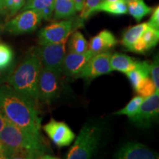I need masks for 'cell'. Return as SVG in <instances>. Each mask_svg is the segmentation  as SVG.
I'll return each instance as SVG.
<instances>
[{"label": "cell", "mask_w": 159, "mask_h": 159, "mask_svg": "<svg viewBox=\"0 0 159 159\" xmlns=\"http://www.w3.org/2000/svg\"><path fill=\"white\" fill-rule=\"evenodd\" d=\"M35 102L8 84L0 85V111L7 120L24 130L41 135V118Z\"/></svg>", "instance_id": "1"}, {"label": "cell", "mask_w": 159, "mask_h": 159, "mask_svg": "<svg viewBox=\"0 0 159 159\" xmlns=\"http://www.w3.org/2000/svg\"><path fill=\"white\" fill-rule=\"evenodd\" d=\"M42 67L39 57L32 49L21 64L13 69L7 80V84L20 94L38 102L39 80Z\"/></svg>", "instance_id": "2"}, {"label": "cell", "mask_w": 159, "mask_h": 159, "mask_svg": "<svg viewBox=\"0 0 159 159\" xmlns=\"http://www.w3.org/2000/svg\"><path fill=\"white\" fill-rule=\"evenodd\" d=\"M105 127L99 122H88L81 128L74 144L66 155L67 159L92 158L102 145Z\"/></svg>", "instance_id": "3"}, {"label": "cell", "mask_w": 159, "mask_h": 159, "mask_svg": "<svg viewBox=\"0 0 159 159\" xmlns=\"http://www.w3.org/2000/svg\"><path fill=\"white\" fill-rule=\"evenodd\" d=\"M0 141L9 150L10 157L11 152L16 150H35L48 154L52 152L41 135H36L24 130L7 119L0 133Z\"/></svg>", "instance_id": "4"}, {"label": "cell", "mask_w": 159, "mask_h": 159, "mask_svg": "<svg viewBox=\"0 0 159 159\" xmlns=\"http://www.w3.org/2000/svg\"><path fill=\"white\" fill-rule=\"evenodd\" d=\"M67 41L68 40L57 43L39 45V47L33 48V52L39 57L43 68L61 75V67L66 55Z\"/></svg>", "instance_id": "5"}, {"label": "cell", "mask_w": 159, "mask_h": 159, "mask_svg": "<svg viewBox=\"0 0 159 159\" xmlns=\"http://www.w3.org/2000/svg\"><path fill=\"white\" fill-rule=\"evenodd\" d=\"M73 20H63L47 26L39 31L38 35L39 45L57 43L67 41L75 27L79 26Z\"/></svg>", "instance_id": "6"}, {"label": "cell", "mask_w": 159, "mask_h": 159, "mask_svg": "<svg viewBox=\"0 0 159 159\" xmlns=\"http://www.w3.org/2000/svg\"><path fill=\"white\" fill-rule=\"evenodd\" d=\"M41 16L34 10H25L16 16L4 26V29L12 35H22L33 33L41 22Z\"/></svg>", "instance_id": "7"}, {"label": "cell", "mask_w": 159, "mask_h": 159, "mask_svg": "<svg viewBox=\"0 0 159 159\" xmlns=\"http://www.w3.org/2000/svg\"><path fill=\"white\" fill-rule=\"evenodd\" d=\"M158 115L159 93L155 92L144 99L136 114L130 120L138 128H148L158 120Z\"/></svg>", "instance_id": "8"}, {"label": "cell", "mask_w": 159, "mask_h": 159, "mask_svg": "<svg viewBox=\"0 0 159 159\" xmlns=\"http://www.w3.org/2000/svg\"><path fill=\"white\" fill-rule=\"evenodd\" d=\"M61 75L45 68L41 69L39 80V99L49 105L58 97L61 91Z\"/></svg>", "instance_id": "9"}, {"label": "cell", "mask_w": 159, "mask_h": 159, "mask_svg": "<svg viewBox=\"0 0 159 159\" xmlns=\"http://www.w3.org/2000/svg\"><path fill=\"white\" fill-rule=\"evenodd\" d=\"M111 55L112 54L109 51L95 54L75 78H83L92 80L101 75L111 73L113 71L110 65Z\"/></svg>", "instance_id": "10"}, {"label": "cell", "mask_w": 159, "mask_h": 159, "mask_svg": "<svg viewBox=\"0 0 159 159\" xmlns=\"http://www.w3.org/2000/svg\"><path fill=\"white\" fill-rule=\"evenodd\" d=\"M43 130L55 144L59 148L69 146L75 139V135L71 128L63 122L51 119L43 126Z\"/></svg>", "instance_id": "11"}, {"label": "cell", "mask_w": 159, "mask_h": 159, "mask_svg": "<svg viewBox=\"0 0 159 159\" xmlns=\"http://www.w3.org/2000/svg\"><path fill=\"white\" fill-rule=\"evenodd\" d=\"M95 54L90 50L85 51V52L76 53L69 52L66 54L63 58L62 67V75L66 76L75 77L80 72L85 64Z\"/></svg>", "instance_id": "12"}, {"label": "cell", "mask_w": 159, "mask_h": 159, "mask_svg": "<svg viewBox=\"0 0 159 159\" xmlns=\"http://www.w3.org/2000/svg\"><path fill=\"white\" fill-rule=\"evenodd\" d=\"M119 159H156L158 155L144 144L136 142H128L119 149L114 155Z\"/></svg>", "instance_id": "13"}, {"label": "cell", "mask_w": 159, "mask_h": 159, "mask_svg": "<svg viewBox=\"0 0 159 159\" xmlns=\"http://www.w3.org/2000/svg\"><path fill=\"white\" fill-rule=\"evenodd\" d=\"M117 40L111 31L104 30L95 35L88 43V49L94 53L103 52L114 48L117 44Z\"/></svg>", "instance_id": "14"}, {"label": "cell", "mask_w": 159, "mask_h": 159, "mask_svg": "<svg viewBox=\"0 0 159 159\" xmlns=\"http://www.w3.org/2000/svg\"><path fill=\"white\" fill-rule=\"evenodd\" d=\"M55 0H30L27 2L21 8L25 10H34L41 14L42 19L49 21L54 13Z\"/></svg>", "instance_id": "15"}, {"label": "cell", "mask_w": 159, "mask_h": 159, "mask_svg": "<svg viewBox=\"0 0 159 159\" xmlns=\"http://www.w3.org/2000/svg\"><path fill=\"white\" fill-rule=\"evenodd\" d=\"M136 63V59L122 53H115L111 55L110 58V65L112 70L121 71L125 74L134 69Z\"/></svg>", "instance_id": "16"}, {"label": "cell", "mask_w": 159, "mask_h": 159, "mask_svg": "<svg viewBox=\"0 0 159 159\" xmlns=\"http://www.w3.org/2000/svg\"><path fill=\"white\" fill-rule=\"evenodd\" d=\"M151 63L148 61H137L136 66L134 69L128 71L126 74L131 85L136 90L139 84V83L145 77H149L150 72Z\"/></svg>", "instance_id": "17"}, {"label": "cell", "mask_w": 159, "mask_h": 159, "mask_svg": "<svg viewBox=\"0 0 159 159\" xmlns=\"http://www.w3.org/2000/svg\"><path fill=\"white\" fill-rule=\"evenodd\" d=\"M76 12L73 0H55L53 13L55 19H68L75 16Z\"/></svg>", "instance_id": "18"}, {"label": "cell", "mask_w": 159, "mask_h": 159, "mask_svg": "<svg viewBox=\"0 0 159 159\" xmlns=\"http://www.w3.org/2000/svg\"><path fill=\"white\" fill-rule=\"evenodd\" d=\"M148 22H144L135 25L134 27H130L123 34L122 43L125 47L126 50L129 51L130 47L135 43L137 39L142 36V33L146 30L149 27Z\"/></svg>", "instance_id": "19"}, {"label": "cell", "mask_w": 159, "mask_h": 159, "mask_svg": "<svg viewBox=\"0 0 159 159\" xmlns=\"http://www.w3.org/2000/svg\"><path fill=\"white\" fill-rule=\"evenodd\" d=\"M98 11H103L115 16L125 15L128 13V3L125 0L103 1L95 9V12Z\"/></svg>", "instance_id": "20"}, {"label": "cell", "mask_w": 159, "mask_h": 159, "mask_svg": "<svg viewBox=\"0 0 159 159\" xmlns=\"http://www.w3.org/2000/svg\"><path fill=\"white\" fill-rule=\"evenodd\" d=\"M152 12V7L147 5L144 0H132L128 2V13L138 22Z\"/></svg>", "instance_id": "21"}, {"label": "cell", "mask_w": 159, "mask_h": 159, "mask_svg": "<svg viewBox=\"0 0 159 159\" xmlns=\"http://www.w3.org/2000/svg\"><path fill=\"white\" fill-rule=\"evenodd\" d=\"M69 52L82 53L88 50V42L80 31L72 32L68 41Z\"/></svg>", "instance_id": "22"}, {"label": "cell", "mask_w": 159, "mask_h": 159, "mask_svg": "<svg viewBox=\"0 0 159 159\" xmlns=\"http://www.w3.org/2000/svg\"><path fill=\"white\" fill-rule=\"evenodd\" d=\"M14 53L8 44L0 42V69H6L13 66Z\"/></svg>", "instance_id": "23"}, {"label": "cell", "mask_w": 159, "mask_h": 159, "mask_svg": "<svg viewBox=\"0 0 159 159\" xmlns=\"http://www.w3.org/2000/svg\"><path fill=\"white\" fill-rule=\"evenodd\" d=\"M144 97L140 96V95L136 96L131 99L125 108L115 112L114 115H117V116L125 115V116L129 117V119L131 118V117H133L136 114L139 107L141 106V105H142L143 101L144 100Z\"/></svg>", "instance_id": "24"}, {"label": "cell", "mask_w": 159, "mask_h": 159, "mask_svg": "<svg viewBox=\"0 0 159 159\" xmlns=\"http://www.w3.org/2000/svg\"><path fill=\"white\" fill-rule=\"evenodd\" d=\"M142 39L144 40L148 50L156 47L159 41V30L149 26L144 33H142Z\"/></svg>", "instance_id": "25"}, {"label": "cell", "mask_w": 159, "mask_h": 159, "mask_svg": "<svg viewBox=\"0 0 159 159\" xmlns=\"http://www.w3.org/2000/svg\"><path fill=\"white\" fill-rule=\"evenodd\" d=\"M135 91H136V93H138L139 95L147 98L156 92V85L152 82V79L147 77L139 83L138 87Z\"/></svg>", "instance_id": "26"}, {"label": "cell", "mask_w": 159, "mask_h": 159, "mask_svg": "<svg viewBox=\"0 0 159 159\" xmlns=\"http://www.w3.org/2000/svg\"><path fill=\"white\" fill-rule=\"evenodd\" d=\"M5 15L12 17L24 7L26 0H2Z\"/></svg>", "instance_id": "27"}, {"label": "cell", "mask_w": 159, "mask_h": 159, "mask_svg": "<svg viewBox=\"0 0 159 159\" xmlns=\"http://www.w3.org/2000/svg\"><path fill=\"white\" fill-rule=\"evenodd\" d=\"M102 2V0H85L81 14L80 16V19L83 21L89 19L91 15L96 13L95 9Z\"/></svg>", "instance_id": "28"}, {"label": "cell", "mask_w": 159, "mask_h": 159, "mask_svg": "<svg viewBox=\"0 0 159 159\" xmlns=\"http://www.w3.org/2000/svg\"><path fill=\"white\" fill-rule=\"evenodd\" d=\"M151 79L156 85V92L159 91V65H158V55L155 57L153 62L150 65ZM159 93V92H158Z\"/></svg>", "instance_id": "29"}, {"label": "cell", "mask_w": 159, "mask_h": 159, "mask_svg": "<svg viewBox=\"0 0 159 159\" xmlns=\"http://www.w3.org/2000/svg\"><path fill=\"white\" fill-rule=\"evenodd\" d=\"M129 51L133 52L136 53H141L143 54L146 51H148L147 49L146 44H145L144 40L142 39V37H140L135 41V43L133 44L132 47H130V49H129Z\"/></svg>", "instance_id": "30"}, {"label": "cell", "mask_w": 159, "mask_h": 159, "mask_svg": "<svg viewBox=\"0 0 159 159\" xmlns=\"http://www.w3.org/2000/svg\"><path fill=\"white\" fill-rule=\"evenodd\" d=\"M149 25L150 27L159 30V7L157 6L156 8L154 9L152 14L151 16L150 21H148Z\"/></svg>", "instance_id": "31"}, {"label": "cell", "mask_w": 159, "mask_h": 159, "mask_svg": "<svg viewBox=\"0 0 159 159\" xmlns=\"http://www.w3.org/2000/svg\"><path fill=\"white\" fill-rule=\"evenodd\" d=\"M13 69H14V66L6 69H0V85L7 83V79L11 73L13 72Z\"/></svg>", "instance_id": "32"}, {"label": "cell", "mask_w": 159, "mask_h": 159, "mask_svg": "<svg viewBox=\"0 0 159 159\" xmlns=\"http://www.w3.org/2000/svg\"><path fill=\"white\" fill-rule=\"evenodd\" d=\"M9 150L6 148L5 145L0 141V159L9 158Z\"/></svg>", "instance_id": "33"}, {"label": "cell", "mask_w": 159, "mask_h": 159, "mask_svg": "<svg viewBox=\"0 0 159 159\" xmlns=\"http://www.w3.org/2000/svg\"><path fill=\"white\" fill-rule=\"evenodd\" d=\"M73 2H74L76 11H82L83 5H84V2H85V0H73Z\"/></svg>", "instance_id": "34"}, {"label": "cell", "mask_w": 159, "mask_h": 159, "mask_svg": "<svg viewBox=\"0 0 159 159\" xmlns=\"http://www.w3.org/2000/svg\"><path fill=\"white\" fill-rule=\"evenodd\" d=\"M6 121H7V118H6L5 115L2 114V112L0 111V133L2 132L4 127H5Z\"/></svg>", "instance_id": "35"}, {"label": "cell", "mask_w": 159, "mask_h": 159, "mask_svg": "<svg viewBox=\"0 0 159 159\" xmlns=\"http://www.w3.org/2000/svg\"><path fill=\"white\" fill-rule=\"evenodd\" d=\"M0 15H5L2 0H0Z\"/></svg>", "instance_id": "36"}, {"label": "cell", "mask_w": 159, "mask_h": 159, "mask_svg": "<svg viewBox=\"0 0 159 159\" xmlns=\"http://www.w3.org/2000/svg\"><path fill=\"white\" fill-rule=\"evenodd\" d=\"M103 1H108V2H113V1H117V0H102Z\"/></svg>", "instance_id": "37"}, {"label": "cell", "mask_w": 159, "mask_h": 159, "mask_svg": "<svg viewBox=\"0 0 159 159\" xmlns=\"http://www.w3.org/2000/svg\"><path fill=\"white\" fill-rule=\"evenodd\" d=\"M125 2H127V3H128V2H129L132 1V0H125Z\"/></svg>", "instance_id": "38"}, {"label": "cell", "mask_w": 159, "mask_h": 159, "mask_svg": "<svg viewBox=\"0 0 159 159\" xmlns=\"http://www.w3.org/2000/svg\"><path fill=\"white\" fill-rule=\"evenodd\" d=\"M29 1H30V0H26V2H29ZM26 2H25V3H26Z\"/></svg>", "instance_id": "39"}]
</instances>
